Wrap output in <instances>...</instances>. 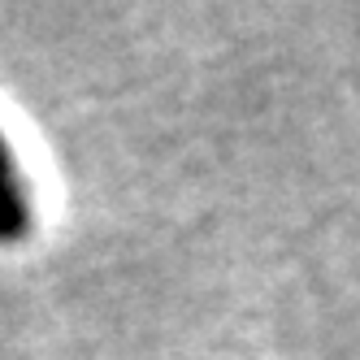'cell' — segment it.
<instances>
[{
    "label": "cell",
    "mask_w": 360,
    "mask_h": 360,
    "mask_svg": "<svg viewBox=\"0 0 360 360\" xmlns=\"http://www.w3.org/2000/svg\"><path fill=\"white\" fill-rule=\"evenodd\" d=\"M27 235H31V195H27V183H22L13 148L0 131V243L13 248Z\"/></svg>",
    "instance_id": "obj_1"
}]
</instances>
